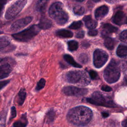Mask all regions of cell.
I'll use <instances>...</instances> for the list:
<instances>
[{
  "instance_id": "obj_25",
  "label": "cell",
  "mask_w": 127,
  "mask_h": 127,
  "mask_svg": "<svg viewBox=\"0 0 127 127\" xmlns=\"http://www.w3.org/2000/svg\"><path fill=\"white\" fill-rule=\"evenodd\" d=\"M84 8L81 5H76L73 8V12L76 15H81L84 13Z\"/></svg>"
},
{
  "instance_id": "obj_43",
  "label": "cell",
  "mask_w": 127,
  "mask_h": 127,
  "mask_svg": "<svg viewBox=\"0 0 127 127\" xmlns=\"http://www.w3.org/2000/svg\"><path fill=\"white\" fill-rule=\"evenodd\" d=\"M102 116L104 118H106L109 115V114L108 113H106V112H103L102 113Z\"/></svg>"
},
{
  "instance_id": "obj_7",
  "label": "cell",
  "mask_w": 127,
  "mask_h": 127,
  "mask_svg": "<svg viewBox=\"0 0 127 127\" xmlns=\"http://www.w3.org/2000/svg\"><path fill=\"white\" fill-rule=\"evenodd\" d=\"M27 1V0H17L11 4L5 11V19H10L16 16L25 6Z\"/></svg>"
},
{
  "instance_id": "obj_22",
  "label": "cell",
  "mask_w": 127,
  "mask_h": 127,
  "mask_svg": "<svg viewBox=\"0 0 127 127\" xmlns=\"http://www.w3.org/2000/svg\"><path fill=\"white\" fill-rule=\"evenodd\" d=\"M115 45L116 41L115 39L108 37L105 38L104 40V45L108 49L110 50H113L114 48Z\"/></svg>"
},
{
  "instance_id": "obj_5",
  "label": "cell",
  "mask_w": 127,
  "mask_h": 127,
  "mask_svg": "<svg viewBox=\"0 0 127 127\" xmlns=\"http://www.w3.org/2000/svg\"><path fill=\"white\" fill-rule=\"evenodd\" d=\"M66 80L71 83H79L81 85L88 84L90 80L85 72L74 70L68 72L65 75Z\"/></svg>"
},
{
  "instance_id": "obj_39",
  "label": "cell",
  "mask_w": 127,
  "mask_h": 127,
  "mask_svg": "<svg viewBox=\"0 0 127 127\" xmlns=\"http://www.w3.org/2000/svg\"><path fill=\"white\" fill-rule=\"evenodd\" d=\"M84 36V32L83 30L78 31L75 35V37L77 38H82Z\"/></svg>"
},
{
  "instance_id": "obj_15",
  "label": "cell",
  "mask_w": 127,
  "mask_h": 127,
  "mask_svg": "<svg viewBox=\"0 0 127 127\" xmlns=\"http://www.w3.org/2000/svg\"><path fill=\"white\" fill-rule=\"evenodd\" d=\"M86 27L90 29H94L97 26V22L92 19L90 15L85 16L83 19Z\"/></svg>"
},
{
  "instance_id": "obj_40",
  "label": "cell",
  "mask_w": 127,
  "mask_h": 127,
  "mask_svg": "<svg viewBox=\"0 0 127 127\" xmlns=\"http://www.w3.org/2000/svg\"><path fill=\"white\" fill-rule=\"evenodd\" d=\"M101 89L103 90V91H106V92H110L111 91H112V88L109 86H107V85H103L101 87Z\"/></svg>"
},
{
  "instance_id": "obj_4",
  "label": "cell",
  "mask_w": 127,
  "mask_h": 127,
  "mask_svg": "<svg viewBox=\"0 0 127 127\" xmlns=\"http://www.w3.org/2000/svg\"><path fill=\"white\" fill-rule=\"evenodd\" d=\"M41 29L38 25H33L29 28L17 33L12 35V37L19 42H28L37 35Z\"/></svg>"
},
{
  "instance_id": "obj_1",
  "label": "cell",
  "mask_w": 127,
  "mask_h": 127,
  "mask_svg": "<svg viewBox=\"0 0 127 127\" xmlns=\"http://www.w3.org/2000/svg\"><path fill=\"white\" fill-rule=\"evenodd\" d=\"M92 112L89 108L79 106L70 109L67 114V120L71 124L77 126H84L91 120Z\"/></svg>"
},
{
  "instance_id": "obj_31",
  "label": "cell",
  "mask_w": 127,
  "mask_h": 127,
  "mask_svg": "<svg viewBox=\"0 0 127 127\" xmlns=\"http://www.w3.org/2000/svg\"><path fill=\"white\" fill-rule=\"evenodd\" d=\"M78 60L81 63L83 64H85L87 63L88 61V57L87 55L86 54H80V56H79Z\"/></svg>"
},
{
  "instance_id": "obj_18",
  "label": "cell",
  "mask_w": 127,
  "mask_h": 127,
  "mask_svg": "<svg viewBox=\"0 0 127 127\" xmlns=\"http://www.w3.org/2000/svg\"><path fill=\"white\" fill-rule=\"evenodd\" d=\"M38 25L41 29H47L51 27L52 22L46 17L43 16L41 18Z\"/></svg>"
},
{
  "instance_id": "obj_45",
  "label": "cell",
  "mask_w": 127,
  "mask_h": 127,
  "mask_svg": "<svg viewBox=\"0 0 127 127\" xmlns=\"http://www.w3.org/2000/svg\"><path fill=\"white\" fill-rule=\"evenodd\" d=\"M125 81H126V82L127 83V75H126V76H125Z\"/></svg>"
},
{
  "instance_id": "obj_27",
  "label": "cell",
  "mask_w": 127,
  "mask_h": 127,
  "mask_svg": "<svg viewBox=\"0 0 127 127\" xmlns=\"http://www.w3.org/2000/svg\"><path fill=\"white\" fill-rule=\"evenodd\" d=\"M49 0H38L37 4V8L39 11H42L45 7V6Z\"/></svg>"
},
{
  "instance_id": "obj_30",
  "label": "cell",
  "mask_w": 127,
  "mask_h": 127,
  "mask_svg": "<svg viewBox=\"0 0 127 127\" xmlns=\"http://www.w3.org/2000/svg\"><path fill=\"white\" fill-rule=\"evenodd\" d=\"M120 40L126 43H127V30L123 31L119 36Z\"/></svg>"
},
{
  "instance_id": "obj_32",
  "label": "cell",
  "mask_w": 127,
  "mask_h": 127,
  "mask_svg": "<svg viewBox=\"0 0 127 127\" xmlns=\"http://www.w3.org/2000/svg\"><path fill=\"white\" fill-rule=\"evenodd\" d=\"M118 64L120 69L122 71H124L127 70V61H121Z\"/></svg>"
},
{
  "instance_id": "obj_48",
  "label": "cell",
  "mask_w": 127,
  "mask_h": 127,
  "mask_svg": "<svg viewBox=\"0 0 127 127\" xmlns=\"http://www.w3.org/2000/svg\"><path fill=\"white\" fill-rule=\"evenodd\" d=\"M126 24H127V17L126 20Z\"/></svg>"
},
{
  "instance_id": "obj_26",
  "label": "cell",
  "mask_w": 127,
  "mask_h": 127,
  "mask_svg": "<svg viewBox=\"0 0 127 127\" xmlns=\"http://www.w3.org/2000/svg\"><path fill=\"white\" fill-rule=\"evenodd\" d=\"M55 113L53 110H49L46 114V121L48 123H51L54 121Z\"/></svg>"
},
{
  "instance_id": "obj_12",
  "label": "cell",
  "mask_w": 127,
  "mask_h": 127,
  "mask_svg": "<svg viewBox=\"0 0 127 127\" xmlns=\"http://www.w3.org/2000/svg\"><path fill=\"white\" fill-rule=\"evenodd\" d=\"M126 16L125 13L121 11H118L112 18V21L116 24L121 25L126 23Z\"/></svg>"
},
{
  "instance_id": "obj_10",
  "label": "cell",
  "mask_w": 127,
  "mask_h": 127,
  "mask_svg": "<svg viewBox=\"0 0 127 127\" xmlns=\"http://www.w3.org/2000/svg\"><path fill=\"white\" fill-rule=\"evenodd\" d=\"M15 47L11 45L10 39L5 36L0 37V52H9L13 50Z\"/></svg>"
},
{
  "instance_id": "obj_13",
  "label": "cell",
  "mask_w": 127,
  "mask_h": 127,
  "mask_svg": "<svg viewBox=\"0 0 127 127\" xmlns=\"http://www.w3.org/2000/svg\"><path fill=\"white\" fill-rule=\"evenodd\" d=\"M109 7L105 5L98 7L95 11V17L97 20L103 19L108 13Z\"/></svg>"
},
{
  "instance_id": "obj_49",
  "label": "cell",
  "mask_w": 127,
  "mask_h": 127,
  "mask_svg": "<svg viewBox=\"0 0 127 127\" xmlns=\"http://www.w3.org/2000/svg\"><path fill=\"white\" fill-rule=\"evenodd\" d=\"M2 33H3V32H2V31H0V34H2Z\"/></svg>"
},
{
  "instance_id": "obj_46",
  "label": "cell",
  "mask_w": 127,
  "mask_h": 127,
  "mask_svg": "<svg viewBox=\"0 0 127 127\" xmlns=\"http://www.w3.org/2000/svg\"><path fill=\"white\" fill-rule=\"evenodd\" d=\"M93 1H94V2H98V1H100V0H92Z\"/></svg>"
},
{
  "instance_id": "obj_34",
  "label": "cell",
  "mask_w": 127,
  "mask_h": 127,
  "mask_svg": "<svg viewBox=\"0 0 127 127\" xmlns=\"http://www.w3.org/2000/svg\"><path fill=\"white\" fill-rule=\"evenodd\" d=\"M16 108L14 106H12L11 108V112H10V115L9 118V121H10L11 119H13L16 116Z\"/></svg>"
},
{
  "instance_id": "obj_24",
  "label": "cell",
  "mask_w": 127,
  "mask_h": 127,
  "mask_svg": "<svg viewBox=\"0 0 127 127\" xmlns=\"http://www.w3.org/2000/svg\"><path fill=\"white\" fill-rule=\"evenodd\" d=\"M68 50L70 51H73L77 50L78 47V44L76 41L71 40L67 42Z\"/></svg>"
},
{
  "instance_id": "obj_14",
  "label": "cell",
  "mask_w": 127,
  "mask_h": 127,
  "mask_svg": "<svg viewBox=\"0 0 127 127\" xmlns=\"http://www.w3.org/2000/svg\"><path fill=\"white\" fill-rule=\"evenodd\" d=\"M12 71L11 65L6 63L0 65V79L5 78L9 76Z\"/></svg>"
},
{
  "instance_id": "obj_17",
  "label": "cell",
  "mask_w": 127,
  "mask_h": 127,
  "mask_svg": "<svg viewBox=\"0 0 127 127\" xmlns=\"http://www.w3.org/2000/svg\"><path fill=\"white\" fill-rule=\"evenodd\" d=\"M28 124V120L26 114L22 115L19 120L14 122L13 124V127H26Z\"/></svg>"
},
{
  "instance_id": "obj_11",
  "label": "cell",
  "mask_w": 127,
  "mask_h": 127,
  "mask_svg": "<svg viewBox=\"0 0 127 127\" xmlns=\"http://www.w3.org/2000/svg\"><path fill=\"white\" fill-rule=\"evenodd\" d=\"M33 19V17L27 16L20 19H19L15 21L10 27V29L13 31H17L26 26H27L29 23H30Z\"/></svg>"
},
{
  "instance_id": "obj_9",
  "label": "cell",
  "mask_w": 127,
  "mask_h": 127,
  "mask_svg": "<svg viewBox=\"0 0 127 127\" xmlns=\"http://www.w3.org/2000/svg\"><path fill=\"white\" fill-rule=\"evenodd\" d=\"M63 92L67 96H81L85 95L87 93L88 90L85 88L74 86H66L63 89Z\"/></svg>"
},
{
  "instance_id": "obj_37",
  "label": "cell",
  "mask_w": 127,
  "mask_h": 127,
  "mask_svg": "<svg viewBox=\"0 0 127 127\" xmlns=\"http://www.w3.org/2000/svg\"><path fill=\"white\" fill-rule=\"evenodd\" d=\"M89 75H90V77H91V78L94 79L96 78V77L97 76V73L96 71H95L94 70H90L89 71Z\"/></svg>"
},
{
  "instance_id": "obj_33",
  "label": "cell",
  "mask_w": 127,
  "mask_h": 127,
  "mask_svg": "<svg viewBox=\"0 0 127 127\" xmlns=\"http://www.w3.org/2000/svg\"><path fill=\"white\" fill-rule=\"evenodd\" d=\"M6 113L2 114L0 116V127H5Z\"/></svg>"
},
{
  "instance_id": "obj_35",
  "label": "cell",
  "mask_w": 127,
  "mask_h": 127,
  "mask_svg": "<svg viewBox=\"0 0 127 127\" xmlns=\"http://www.w3.org/2000/svg\"><path fill=\"white\" fill-rule=\"evenodd\" d=\"M98 34V31L95 29H90L88 32V35L90 36H95Z\"/></svg>"
},
{
  "instance_id": "obj_42",
  "label": "cell",
  "mask_w": 127,
  "mask_h": 127,
  "mask_svg": "<svg viewBox=\"0 0 127 127\" xmlns=\"http://www.w3.org/2000/svg\"><path fill=\"white\" fill-rule=\"evenodd\" d=\"M105 0L110 3H114L118 1V0Z\"/></svg>"
},
{
  "instance_id": "obj_28",
  "label": "cell",
  "mask_w": 127,
  "mask_h": 127,
  "mask_svg": "<svg viewBox=\"0 0 127 127\" xmlns=\"http://www.w3.org/2000/svg\"><path fill=\"white\" fill-rule=\"evenodd\" d=\"M82 26V23L81 21H74L72 22L70 25L69 26L70 29H77L80 28Z\"/></svg>"
},
{
  "instance_id": "obj_29",
  "label": "cell",
  "mask_w": 127,
  "mask_h": 127,
  "mask_svg": "<svg viewBox=\"0 0 127 127\" xmlns=\"http://www.w3.org/2000/svg\"><path fill=\"white\" fill-rule=\"evenodd\" d=\"M46 80L44 78H41L37 83V86L35 88L36 91H39L42 88H43L45 85Z\"/></svg>"
},
{
  "instance_id": "obj_20",
  "label": "cell",
  "mask_w": 127,
  "mask_h": 127,
  "mask_svg": "<svg viewBox=\"0 0 127 127\" xmlns=\"http://www.w3.org/2000/svg\"><path fill=\"white\" fill-rule=\"evenodd\" d=\"M26 97V92L24 88H21L18 93L17 98V103L19 106H21L24 103Z\"/></svg>"
},
{
  "instance_id": "obj_19",
  "label": "cell",
  "mask_w": 127,
  "mask_h": 127,
  "mask_svg": "<svg viewBox=\"0 0 127 127\" xmlns=\"http://www.w3.org/2000/svg\"><path fill=\"white\" fill-rule=\"evenodd\" d=\"M117 55L121 58H124L127 56V46L120 44L117 49Z\"/></svg>"
},
{
  "instance_id": "obj_16",
  "label": "cell",
  "mask_w": 127,
  "mask_h": 127,
  "mask_svg": "<svg viewBox=\"0 0 127 127\" xmlns=\"http://www.w3.org/2000/svg\"><path fill=\"white\" fill-rule=\"evenodd\" d=\"M103 32L102 35L103 36H106L110 33H114L118 31V28L113 25L109 23H106L103 25Z\"/></svg>"
},
{
  "instance_id": "obj_21",
  "label": "cell",
  "mask_w": 127,
  "mask_h": 127,
  "mask_svg": "<svg viewBox=\"0 0 127 127\" xmlns=\"http://www.w3.org/2000/svg\"><path fill=\"white\" fill-rule=\"evenodd\" d=\"M56 35L62 38H71L73 36V33L70 31L65 29H61L56 32Z\"/></svg>"
},
{
  "instance_id": "obj_47",
  "label": "cell",
  "mask_w": 127,
  "mask_h": 127,
  "mask_svg": "<svg viewBox=\"0 0 127 127\" xmlns=\"http://www.w3.org/2000/svg\"><path fill=\"white\" fill-rule=\"evenodd\" d=\"M2 61H3V59H0V62H1Z\"/></svg>"
},
{
  "instance_id": "obj_6",
  "label": "cell",
  "mask_w": 127,
  "mask_h": 127,
  "mask_svg": "<svg viewBox=\"0 0 127 127\" xmlns=\"http://www.w3.org/2000/svg\"><path fill=\"white\" fill-rule=\"evenodd\" d=\"M87 101L92 104L98 106H103L108 107H115V104L113 101L106 98L100 92H94L91 97L86 99Z\"/></svg>"
},
{
  "instance_id": "obj_36",
  "label": "cell",
  "mask_w": 127,
  "mask_h": 127,
  "mask_svg": "<svg viewBox=\"0 0 127 127\" xmlns=\"http://www.w3.org/2000/svg\"><path fill=\"white\" fill-rule=\"evenodd\" d=\"M9 82V80H4L0 81V90H1L3 87L6 86Z\"/></svg>"
},
{
  "instance_id": "obj_41",
  "label": "cell",
  "mask_w": 127,
  "mask_h": 127,
  "mask_svg": "<svg viewBox=\"0 0 127 127\" xmlns=\"http://www.w3.org/2000/svg\"><path fill=\"white\" fill-rule=\"evenodd\" d=\"M122 125L123 127H127V120H124L122 123Z\"/></svg>"
},
{
  "instance_id": "obj_23",
  "label": "cell",
  "mask_w": 127,
  "mask_h": 127,
  "mask_svg": "<svg viewBox=\"0 0 127 127\" xmlns=\"http://www.w3.org/2000/svg\"><path fill=\"white\" fill-rule=\"evenodd\" d=\"M64 59L70 65L72 66L75 67H77V68H81L82 66L77 63L75 60L73 59V58L70 55H65L64 56Z\"/></svg>"
},
{
  "instance_id": "obj_8",
  "label": "cell",
  "mask_w": 127,
  "mask_h": 127,
  "mask_svg": "<svg viewBox=\"0 0 127 127\" xmlns=\"http://www.w3.org/2000/svg\"><path fill=\"white\" fill-rule=\"evenodd\" d=\"M108 59V55L101 49L96 50L93 54V63L95 66L100 68L104 65Z\"/></svg>"
},
{
  "instance_id": "obj_38",
  "label": "cell",
  "mask_w": 127,
  "mask_h": 127,
  "mask_svg": "<svg viewBox=\"0 0 127 127\" xmlns=\"http://www.w3.org/2000/svg\"><path fill=\"white\" fill-rule=\"evenodd\" d=\"M7 0H0V14L2 10L3 7L6 4Z\"/></svg>"
},
{
  "instance_id": "obj_2",
  "label": "cell",
  "mask_w": 127,
  "mask_h": 127,
  "mask_svg": "<svg viewBox=\"0 0 127 127\" xmlns=\"http://www.w3.org/2000/svg\"><path fill=\"white\" fill-rule=\"evenodd\" d=\"M49 14L50 16L60 25L66 23L69 18L67 13L64 9L63 3L59 1L54 2L51 5L49 9Z\"/></svg>"
},
{
  "instance_id": "obj_44",
  "label": "cell",
  "mask_w": 127,
  "mask_h": 127,
  "mask_svg": "<svg viewBox=\"0 0 127 127\" xmlns=\"http://www.w3.org/2000/svg\"><path fill=\"white\" fill-rule=\"evenodd\" d=\"M76 0V1H78V2H81V1H84V0Z\"/></svg>"
},
{
  "instance_id": "obj_3",
  "label": "cell",
  "mask_w": 127,
  "mask_h": 127,
  "mask_svg": "<svg viewBox=\"0 0 127 127\" xmlns=\"http://www.w3.org/2000/svg\"><path fill=\"white\" fill-rule=\"evenodd\" d=\"M120 77V69L118 64L114 60H112L104 70V79L108 83H113L117 81Z\"/></svg>"
}]
</instances>
